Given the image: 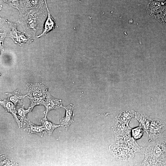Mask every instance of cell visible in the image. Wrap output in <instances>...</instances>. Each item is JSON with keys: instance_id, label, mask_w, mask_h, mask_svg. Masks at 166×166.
<instances>
[{"instance_id": "12", "label": "cell", "mask_w": 166, "mask_h": 166, "mask_svg": "<svg viewBox=\"0 0 166 166\" xmlns=\"http://www.w3.org/2000/svg\"><path fill=\"white\" fill-rule=\"evenodd\" d=\"M136 113L131 110H125L120 112L116 116L115 120L128 125L131 119L134 117Z\"/></svg>"}, {"instance_id": "8", "label": "cell", "mask_w": 166, "mask_h": 166, "mask_svg": "<svg viewBox=\"0 0 166 166\" xmlns=\"http://www.w3.org/2000/svg\"><path fill=\"white\" fill-rule=\"evenodd\" d=\"M0 103L1 105L4 108L6 112L10 113L12 115L19 128H22V125L18 117L16 106L8 99L3 101L0 100Z\"/></svg>"}, {"instance_id": "18", "label": "cell", "mask_w": 166, "mask_h": 166, "mask_svg": "<svg viewBox=\"0 0 166 166\" xmlns=\"http://www.w3.org/2000/svg\"><path fill=\"white\" fill-rule=\"evenodd\" d=\"M144 128L140 125L134 128L131 129L132 136L135 140H137L140 138L144 132Z\"/></svg>"}, {"instance_id": "17", "label": "cell", "mask_w": 166, "mask_h": 166, "mask_svg": "<svg viewBox=\"0 0 166 166\" xmlns=\"http://www.w3.org/2000/svg\"><path fill=\"white\" fill-rule=\"evenodd\" d=\"M46 96L40 98L28 97L30 101V104L29 108L32 111L35 106L37 105H43Z\"/></svg>"}, {"instance_id": "6", "label": "cell", "mask_w": 166, "mask_h": 166, "mask_svg": "<svg viewBox=\"0 0 166 166\" xmlns=\"http://www.w3.org/2000/svg\"><path fill=\"white\" fill-rule=\"evenodd\" d=\"M43 105L45 107L44 113L46 117L48 113L53 110H57L62 107V100L55 98L50 94L49 91L47 93L46 98Z\"/></svg>"}, {"instance_id": "7", "label": "cell", "mask_w": 166, "mask_h": 166, "mask_svg": "<svg viewBox=\"0 0 166 166\" xmlns=\"http://www.w3.org/2000/svg\"><path fill=\"white\" fill-rule=\"evenodd\" d=\"M65 110V114L64 117H62L60 120L61 126L68 130L70 124L74 122V114L73 113L74 105L70 104L66 106H63Z\"/></svg>"}, {"instance_id": "5", "label": "cell", "mask_w": 166, "mask_h": 166, "mask_svg": "<svg viewBox=\"0 0 166 166\" xmlns=\"http://www.w3.org/2000/svg\"><path fill=\"white\" fill-rule=\"evenodd\" d=\"M131 133L127 134L116 140V143L123 144L133 150L135 153L144 154L143 148L140 146L131 136Z\"/></svg>"}, {"instance_id": "21", "label": "cell", "mask_w": 166, "mask_h": 166, "mask_svg": "<svg viewBox=\"0 0 166 166\" xmlns=\"http://www.w3.org/2000/svg\"><path fill=\"white\" fill-rule=\"evenodd\" d=\"M7 2L9 4L12 5L16 6L18 3V0H4Z\"/></svg>"}, {"instance_id": "14", "label": "cell", "mask_w": 166, "mask_h": 166, "mask_svg": "<svg viewBox=\"0 0 166 166\" xmlns=\"http://www.w3.org/2000/svg\"><path fill=\"white\" fill-rule=\"evenodd\" d=\"M16 109L18 113V118L22 125H25L28 122L29 120L27 117L28 113L31 111L30 108L26 109L24 108V105H20L16 106Z\"/></svg>"}, {"instance_id": "24", "label": "cell", "mask_w": 166, "mask_h": 166, "mask_svg": "<svg viewBox=\"0 0 166 166\" xmlns=\"http://www.w3.org/2000/svg\"><path fill=\"white\" fill-rule=\"evenodd\" d=\"M80 2H81L83 0H78Z\"/></svg>"}, {"instance_id": "20", "label": "cell", "mask_w": 166, "mask_h": 166, "mask_svg": "<svg viewBox=\"0 0 166 166\" xmlns=\"http://www.w3.org/2000/svg\"><path fill=\"white\" fill-rule=\"evenodd\" d=\"M164 149V152L166 155V138H164L160 140Z\"/></svg>"}, {"instance_id": "15", "label": "cell", "mask_w": 166, "mask_h": 166, "mask_svg": "<svg viewBox=\"0 0 166 166\" xmlns=\"http://www.w3.org/2000/svg\"><path fill=\"white\" fill-rule=\"evenodd\" d=\"M46 8L48 13V16L45 23L43 32L41 34L38 36V37H40L46 34L47 33L53 30L55 27V21L49 13L47 5H46Z\"/></svg>"}, {"instance_id": "11", "label": "cell", "mask_w": 166, "mask_h": 166, "mask_svg": "<svg viewBox=\"0 0 166 166\" xmlns=\"http://www.w3.org/2000/svg\"><path fill=\"white\" fill-rule=\"evenodd\" d=\"M134 117L138 121L139 125L144 128L147 134L152 120L151 118L142 113H136Z\"/></svg>"}, {"instance_id": "19", "label": "cell", "mask_w": 166, "mask_h": 166, "mask_svg": "<svg viewBox=\"0 0 166 166\" xmlns=\"http://www.w3.org/2000/svg\"><path fill=\"white\" fill-rule=\"evenodd\" d=\"M161 6V4L159 1L150 0L148 5V8L151 11H155Z\"/></svg>"}, {"instance_id": "16", "label": "cell", "mask_w": 166, "mask_h": 166, "mask_svg": "<svg viewBox=\"0 0 166 166\" xmlns=\"http://www.w3.org/2000/svg\"><path fill=\"white\" fill-rule=\"evenodd\" d=\"M39 121L44 127L45 129V131L47 132L49 136L52 135L53 132L55 129L58 127L61 126L60 124L57 125L48 121L46 118V117L40 119Z\"/></svg>"}, {"instance_id": "1", "label": "cell", "mask_w": 166, "mask_h": 166, "mask_svg": "<svg viewBox=\"0 0 166 166\" xmlns=\"http://www.w3.org/2000/svg\"><path fill=\"white\" fill-rule=\"evenodd\" d=\"M143 151L144 159L135 165L158 166L160 161L166 156L160 141H151L147 147L143 148Z\"/></svg>"}, {"instance_id": "22", "label": "cell", "mask_w": 166, "mask_h": 166, "mask_svg": "<svg viewBox=\"0 0 166 166\" xmlns=\"http://www.w3.org/2000/svg\"><path fill=\"white\" fill-rule=\"evenodd\" d=\"M158 166H166V156L160 161Z\"/></svg>"}, {"instance_id": "13", "label": "cell", "mask_w": 166, "mask_h": 166, "mask_svg": "<svg viewBox=\"0 0 166 166\" xmlns=\"http://www.w3.org/2000/svg\"><path fill=\"white\" fill-rule=\"evenodd\" d=\"M8 99L13 102L15 105L19 104L20 105H23L22 102L27 95H23L21 94L18 89L15 90L11 93H6Z\"/></svg>"}, {"instance_id": "2", "label": "cell", "mask_w": 166, "mask_h": 166, "mask_svg": "<svg viewBox=\"0 0 166 166\" xmlns=\"http://www.w3.org/2000/svg\"><path fill=\"white\" fill-rule=\"evenodd\" d=\"M111 153L116 159L122 161H128L134 156V152L126 145L116 143L109 147Z\"/></svg>"}, {"instance_id": "3", "label": "cell", "mask_w": 166, "mask_h": 166, "mask_svg": "<svg viewBox=\"0 0 166 166\" xmlns=\"http://www.w3.org/2000/svg\"><path fill=\"white\" fill-rule=\"evenodd\" d=\"M166 130V120L152 119L147 134L150 141H154Z\"/></svg>"}, {"instance_id": "10", "label": "cell", "mask_w": 166, "mask_h": 166, "mask_svg": "<svg viewBox=\"0 0 166 166\" xmlns=\"http://www.w3.org/2000/svg\"><path fill=\"white\" fill-rule=\"evenodd\" d=\"M28 124L24 129V130L29 134H34L38 135L41 137L43 136L45 129L44 127L34 124L29 121Z\"/></svg>"}, {"instance_id": "23", "label": "cell", "mask_w": 166, "mask_h": 166, "mask_svg": "<svg viewBox=\"0 0 166 166\" xmlns=\"http://www.w3.org/2000/svg\"><path fill=\"white\" fill-rule=\"evenodd\" d=\"M155 0V1H160L162 0Z\"/></svg>"}, {"instance_id": "4", "label": "cell", "mask_w": 166, "mask_h": 166, "mask_svg": "<svg viewBox=\"0 0 166 166\" xmlns=\"http://www.w3.org/2000/svg\"><path fill=\"white\" fill-rule=\"evenodd\" d=\"M27 97L36 98L45 97L49 90L42 83H28L27 85Z\"/></svg>"}, {"instance_id": "9", "label": "cell", "mask_w": 166, "mask_h": 166, "mask_svg": "<svg viewBox=\"0 0 166 166\" xmlns=\"http://www.w3.org/2000/svg\"><path fill=\"white\" fill-rule=\"evenodd\" d=\"M131 129L128 125L115 120L114 127L115 140L125 135L131 133Z\"/></svg>"}]
</instances>
